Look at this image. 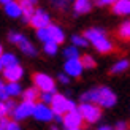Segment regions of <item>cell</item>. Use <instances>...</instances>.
I'll list each match as a JSON object with an SVG mask.
<instances>
[{"mask_svg":"<svg viewBox=\"0 0 130 130\" xmlns=\"http://www.w3.org/2000/svg\"><path fill=\"white\" fill-rule=\"evenodd\" d=\"M37 38H38L40 41H43V44L48 43V41H51V35H49L48 27H46V29H38V30H37Z\"/></svg>","mask_w":130,"mask_h":130,"instance_id":"25","label":"cell"},{"mask_svg":"<svg viewBox=\"0 0 130 130\" xmlns=\"http://www.w3.org/2000/svg\"><path fill=\"white\" fill-rule=\"evenodd\" d=\"M30 24H32V27H35L37 30L38 29H46L51 24V18L44 10H35L34 16L30 19Z\"/></svg>","mask_w":130,"mask_h":130,"instance_id":"9","label":"cell"},{"mask_svg":"<svg viewBox=\"0 0 130 130\" xmlns=\"http://www.w3.org/2000/svg\"><path fill=\"white\" fill-rule=\"evenodd\" d=\"M83 122H84V119H83V116L79 113V109L76 108V109L68 111L67 114H63V122L62 124L67 130H70V128H81Z\"/></svg>","mask_w":130,"mask_h":130,"instance_id":"7","label":"cell"},{"mask_svg":"<svg viewBox=\"0 0 130 130\" xmlns=\"http://www.w3.org/2000/svg\"><path fill=\"white\" fill-rule=\"evenodd\" d=\"M43 49H44V53H46V54H49V56H54V54L57 53V49H59V44H57V43H54V41H48V43H44Z\"/></svg>","mask_w":130,"mask_h":130,"instance_id":"26","label":"cell"},{"mask_svg":"<svg viewBox=\"0 0 130 130\" xmlns=\"http://www.w3.org/2000/svg\"><path fill=\"white\" fill-rule=\"evenodd\" d=\"M130 67V62L127 59H121L119 62H116L113 67H111V73L118 75V73H124V71Z\"/></svg>","mask_w":130,"mask_h":130,"instance_id":"19","label":"cell"},{"mask_svg":"<svg viewBox=\"0 0 130 130\" xmlns=\"http://www.w3.org/2000/svg\"><path fill=\"white\" fill-rule=\"evenodd\" d=\"M25 35H22V34H19V32H10V35H8V40H10V43H14V44H21L24 40H25Z\"/></svg>","mask_w":130,"mask_h":130,"instance_id":"23","label":"cell"},{"mask_svg":"<svg viewBox=\"0 0 130 130\" xmlns=\"http://www.w3.org/2000/svg\"><path fill=\"white\" fill-rule=\"evenodd\" d=\"M53 95L54 94H48V92H44V94H41L40 95V100H41V103H44V105H51V102H53Z\"/></svg>","mask_w":130,"mask_h":130,"instance_id":"29","label":"cell"},{"mask_svg":"<svg viewBox=\"0 0 130 130\" xmlns=\"http://www.w3.org/2000/svg\"><path fill=\"white\" fill-rule=\"evenodd\" d=\"M57 79H59V83H62V84H68L70 83V76H67L65 73H60L57 76Z\"/></svg>","mask_w":130,"mask_h":130,"instance_id":"36","label":"cell"},{"mask_svg":"<svg viewBox=\"0 0 130 130\" xmlns=\"http://www.w3.org/2000/svg\"><path fill=\"white\" fill-rule=\"evenodd\" d=\"M8 122H10V121L6 119V118H5V119H0V127H2V128H5L6 125H8Z\"/></svg>","mask_w":130,"mask_h":130,"instance_id":"38","label":"cell"},{"mask_svg":"<svg viewBox=\"0 0 130 130\" xmlns=\"http://www.w3.org/2000/svg\"><path fill=\"white\" fill-rule=\"evenodd\" d=\"M5 106H6V111H8V114H11L13 111H14V109H16V106H18V103L14 102V100H6L5 102Z\"/></svg>","mask_w":130,"mask_h":130,"instance_id":"30","label":"cell"},{"mask_svg":"<svg viewBox=\"0 0 130 130\" xmlns=\"http://www.w3.org/2000/svg\"><path fill=\"white\" fill-rule=\"evenodd\" d=\"M97 130H113V128L109 127V125H102V127H99Z\"/></svg>","mask_w":130,"mask_h":130,"instance_id":"41","label":"cell"},{"mask_svg":"<svg viewBox=\"0 0 130 130\" xmlns=\"http://www.w3.org/2000/svg\"><path fill=\"white\" fill-rule=\"evenodd\" d=\"M48 30H49V35H51V41H54L57 44L63 43V40H65V32L57 24H49Z\"/></svg>","mask_w":130,"mask_h":130,"instance_id":"12","label":"cell"},{"mask_svg":"<svg viewBox=\"0 0 130 130\" xmlns=\"http://www.w3.org/2000/svg\"><path fill=\"white\" fill-rule=\"evenodd\" d=\"M71 43H73V46H76L78 49H79V48H86L89 44V41L86 40L84 35H73V37H71Z\"/></svg>","mask_w":130,"mask_h":130,"instance_id":"22","label":"cell"},{"mask_svg":"<svg viewBox=\"0 0 130 130\" xmlns=\"http://www.w3.org/2000/svg\"><path fill=\"white\" fill-rule=\"evenodd\" d=\"M51 130H59V127H57V125H51Z\"/></svg>","mask_w":130,"mask_h":130,"instance_id":"44","label":"cell"},{"mask_svg":"<svg viewBox=\"0 0 130 130\" xmlns=\"http://www.w3.org/2000/svg\"><path fill=\"white\" fill-rule=\"evenodd\" d=\"M54 121L59 122V124H62V122H63V118H62L60 114H54Z\"/></svg>","mask_w":130,"mask_h":130,"instance_id":"39","label":"cell"},{"mask_svg":"<svg viewBox=\"0 0 130 130\" xmlns=\"http://www.w3.org/2000/svg\"><path fill=\"white\" fill-rule=\"evenodd\" d=\"M92 10V0H75L73 2V11L76 14H86Z\"/></svg>","mask_w":130,"mask_h":130,"instance_id":"14","label":"cell"},{"mask_svg":"<svg viewBox=\"0 0 130 130\" xmlns=\"http://www.w3.org/2000/svg\"><path fill=\"white\" fill-rule=\"evenodd\" d=\"M78 109H79L83 119L86 122H89V124H95L102 118V108L94 105V103H81Z\"/></svg>","mask_w":130,"mask_h":130,"instance_id":"5","label":"cell"},{"mask_svg":"<svg viewBox=\"0 0 130 130\" xmlns=\"http://www.w3.org/2000/svg\"><path fill=\"white\" fill-rule=\"evenodd\" d=\"M116 130H127V128H116Z\"/></svg>","mask_w":130,"mask_h":130,"instance_id":"48","label":"cell"},{"mask_svg":"<svg viewBox=\"0 0 130 130\" xmlns=\"http://www.w3.org/2000/svg\"><path fill=\"white\" fill-rule=\"evenodd\" d=\"M84 37H86V40L89 43H92L94 48L102 54H106V53H111L113 51V43L108 40L105 30H102L99 27L89 29V30L84 32Z\"/></svg>","mask_w":130,"mask_h":130,"instance_id":"2","label":"cell"},{"mask_svg":"<svg viewBox=\"0 0 130 130\" xmlns=\"http://www.w3.org/2000/svg\"><path fill=\"white\" fill-rule=\"evenodd\" d=\"M2 54H3V46L0 44V57H2Z\"/></svg>","mask_w":130,"mask_h":130,"instance_id":"43","label":"cell"},{"mask_svg":"<svg viewBox=\"0 0 130 130\" xmlns=\"http://www.w3.org/2000/svg\"><path fill=\"white\" fill-rule=\"evenodd\" d=\"M70 130H81V128H70Z\"/></svg>","mask_w":130,"mask_h":130,"instance_id":"47","label":"cell"},{"mask_svg":"<svg viewBox=\"0 0 130 130\" xmlns=\"http://www.w3.org/2000/svg\"><path fill=\"white\" fill-rule=\"evenodd\" d=\"M34 118L40 122H51L54 121V111L51 109V106L44 105V103H35L34 108Z\"/></svg>","mask_w":130,"mask_h":130,"instance_id":"8","label":"cell"},{"mask_svg":"<svg viewBox=\"0 0 130 130\" xmlns=\"http://www.w3.org/2000/svg\"><path fill=\"white\" fill-rule=\"evenodd\" d=\"M81 63H83V67L84 68H94L95 67V59L92 56H89V54H86V56H83L81 57Z\"/></svg>","mask_w":130,"mask_h":130,"instance_id":"27","label":"cell"},{"mask_svg":"<svg viewBox=\"0 0 130 130\" xmlns=\"http://www.w3.org/2000/svg\"><path fill=\"white\" fill-rule=\"evenodd\" d=\"M63 56L67 57V60H71V59H81L79 57V49H78L76 46H67L63 49Z\"/></svg>","mask_w":130,"mask_h":130,"instance_id":"21","label":"cell"},{"mask_svg":"<svg viewBox=\"0 0 130 130\" xmlns=\"http://www.w3.org/2000/svg\"><path fill=\"white\" fill-rule=\"evenodd\" d=\"M10 2H13V0H0V3H2L3 6H6V5H8Z\"/></svg>","mask_w":130,"mask_h":130,"instance_id":"42","label":"cell"},{"mask_svg":"<svg viewBox=\"0 0 130 130\" xmlns=\"http://www.w3.org/2000/svg\"><path fill=\"white\" fill-rule=\"evenodd\" d=\"M0 71H3V65H2V62H0Z\"/></svg>","mask_w":130,"mask_h":130,"instance_id":"46","label":"cell"},{"mask_svg":"<svg viewBox=\"0 0 130 130\" xmlns=\"http://www.w3.org/2000/svg\"><path fill=\"white\" fill-rule=\"evenodd\" d=\"M0 130H5V128H2V127H0Z\"/></svg>","mask_w":130,"mask_h":130,"instance_id":"49","label":"cell"},{"mask_svg":"<svg viewBox=\"0 0 130 130\" xmlns=\"http://www.w3.org/2000/svg\"><path fill=\"white\" fill-rule=\"evenodd\" d=\"M34 84L38 90H41V94H56V81L54 78H51L46 73H35L34 75Z\"/></svg>","mask_w":130,"mask_h":130,"instance_id":"4","label":"cell"},{"mask_svg":"<svg viewBox=\"0 0 130 130\" xmlns=\"http://www.w3.org/2000/svg\"><path fill=\"white\" fill-rule=\"evenodd\" d=\"M6 100H10V97L8 94H6V90H5V86L0 89V102H6Z\"/></svg>","mask_w":130,"mask_h":130,"instance_id":"37","label":"cell"},{"mask_svg":"<svg viewBox=\"0 0 130 130\" xmlns=\"http://www.w3.org/2000/svg\"><path fill=\"white\" fill-rule=\"evenodd\" d=\"M116 102L118 97L109 87H95L81 95V103H94L100 108H111Z\"/></svg>","mask_w":130,"mask_h":130,"instance_id":"1","label":"cell"},{"mask_svg":"<svg viewBox=\"0 0 130 130\" xmlns=\"http://www.w3.org/2000/svg\"><path fill=\"white\" fill-rule=\"evenodd\" d=\"M5 130H22V128H21V125H19V122H16V121H10L8 125L5 127Z\"/></svg>","mask_w":130,"mask_h":130,"instance_id":"32","label":"cell"},{"mask_svg":"<svg viewBox=\"0 0 130 130\" xmlns=\"http://www.w3.org/2000/svg\"><path fill=\"white\" fill-rule=\"evenodd\" d=\"M83 63H81V59H71V60H67L63 65V73L67 76H71V78H78L81 76L83 73Z\"/></svg>","mask_w":130,"mask_h":130,"instance_id":"10","label":"cell"},{"mask_svg":"<svg viewBox=\"0 0 130 130\" xmlns=\"http://www.w3.org/2000/svg\"><path fill=\"white\" fill-rule=\"evenodd\" d=\"M5 90H6V94H8V97L11 99H14V97L18 95H22L24 92V89L21 87V84L19 83H8V84H5Z\"/></svg>","mask_w":130,"mask_h":130,"instance_id":"17","label":"cell"},{"mask_svg":"<svg viewBox=\"0 0 130 130\" xmlns=\"http://www.w3.org/2000/svg\"><path fill=\"white\" fill-rule=\"evenodd\" d=\"M38 0H19V3H21L22 8H29V6H34Z\"/></svg>","mask_w":130,"mask_h":130,"instance_id":"33","label":"cell"},{"mask_svg":"<svg viewBox=\"0 0 130 130\" xmlns=\"http://www.w3.org/2000/svg\"><path fill=\"white\" fill-rule=\"evenodd\" d=\"M95 2V5H99V6H102V5H114L116 3V0H94Z\"/></svg>","mask_w":130,"mask_h":130,"instance_id":"35","label":"cell"},{"mask_svg":"<svg viewBox=\"0 0 130 130\" xmlns=\"http://www.w3.org/2000/svg\"><path fill=\"white\" fill-rule=\"evenodd\" d=\"M2 73H3V78L8 83H19L21 78L24 76V68L21 65H14L11 68H3Z\"/></svg>","mask_w":130,"mask_h":130,"instance_id":"11","label":"cell"},{"mask_svg":"<svg viewBox=\"0 0 130 130\" xmlns=\"http://www.w3.org/2000/svg\"><path fill=\"white\" fill-rule=\"evenodd\" d=\"M113 13L119 16L130 14V0H116V3L113 5Z\"/></svg>","mask_w":130,"mask_h":130,"instance_id":"13","label":"cell"},{"mask_svg":"<svg viewBox=\"0 0 130 130\" xmlns=\"http://www.w3.org/2000/svg\"><path fill=\"white\" fill-rule=\"evenodd\" d=\"M34 13H35L34 6L22 8V21H24V22H30V19H32V16H34Z\"/></svg>","mask_w":130,"mask_h":130,"instance_id":"28","label":"cell"},{"mask_svg":"<svg viewBox=\"0 0 130 130\" xmlns=\"http://www.w3.org/2000/svg\"><path fill=\"white\" fill-rule=\"evenodd\" d=\"M19 49H21L24 54H27V56H35L37 54V48L30 43V40H27V38L19 44Z\"/></svg>","mask_w":130,"mask_h":130,"instance_id":"20","label":"cell"},{"mask_svg":"<svg viewBox=\"0 0 130 130\" xmlns=\"http://www.w3.org/2000/svg\"><path fill=\"white\" fill-rule=\"evenodd\" d=\"M8 111H6V106H5V102H0V119H5Z\"/></svg>","mask_w":130,"mask_h":130,"instance_id":"34","label":"cell"},{"mask_svg":"<svg viewBox=\"0 0 130 130\" xmlns=\"http://www.w3.org/2000/svg\"><path fill=\"white\" fill-rule=\"evenodd\" d=\"M34 108H35V103H30V102H21V103H18L16 109L11 113L13 121L19 122V121L27 119L29 116L34 114Z\"/></svg>","mask_w":130,"mask_h":130,"instance_id":"6","label":"cell"},{"mask_svg":"<svg viewBox=\"0 0 130 130\" xmlns=\"http://www.w3.org/2000/svg\"><path fill=\"white\" fill-rule=\"evenodd\" d=\"M5 13H6L10 18H13V19L21 18V16H22V6H21V3H19V2L13 0V2H10L8 5L5 6Z\"/></svg>","mask_w":130,"mask_h":130,"instance_id":"15","label":"cell"},{"mask_svg":"<svg viewBox=\"0 0 130 130\" xmlns=\"http://www.w3.org/2000/svg\"><path fill=\"white\" fill-rule=\"evenodd\" d=\"M119 37L124 40H130V21H125L119 27Z\"/></svg>","mask_w":130,"mask_h":130,"instance_id":"24","label":"cell"},{"mask_svg":"<svg viewBox=\"0 0 130 130\" xmlns=\"http://www.w3.org/2000/svg\"><path fill=\"white\" fill-rule=\"evenodd\" d=\"M0 62H2L3 68H11V67H14V65H19L18 57L13 53H3L2 57H0Z\"/></svg>","mask_w":130,"mask_h":130,"instance_id":"16","label":"cell"},{"mask_svg":"<svg viewBox=\"0 0 130 130\" xmlns=\"http://www.w3.org/2000/svg\"><path fill=\"white\" fill-rule=\"evenodd\" d=\"M68 2H71V0H51V3H53L56 8H60V10L65 8V6L68 5ZM73 2H75V0H73Z\"/></svg>","mask_w":130,"mask_h":130,"instance_id":"31","label":"cell"},{"mask_svg":"<svg viewBox=\"0 0 130 130\" xmlns=\"http://www.w3.org/2000/svg\"><path fill=\"white\" fill-rule=\"evenodd\" d=\"M51 109L54 111V114H67L68 111H71V109H76V103L73 100L67 99L63 94H54L53 95V102H51Z\"/></svg>","mask_w":130,"mask_h":130,"instance_id":"3","label":"cell"},{"mask_svg":"<svg viewBox=\"0 0 130 130\" xmlns=\"http://www.w3.org/2000/svg\"><path fill=\"white\" fill-rule=\"evenodd\" d=\"M125 127H127L125 122H118V125H116V128H125Z\"/></svg>","mask_w":130,"mask_h":130,"instance_id":"40","label":"cell"},{"mask_svg":"<svg viewBox=\"0 0 130 130\" xmlns=\"http://www.w3.org/2000/svg\"><path fill=\"white\" fill-rule=\"evenodd\" d=\"M3 86H5V84H3V81H2V78H0V89H2Z\"/></svg>","mask_w":130,"mask_h":130,"instance_id":"45","label":"cell"},{"mask_svg":"<svg viewBox=\"0 0 130 130\" xmlns=\"http://www.w3.org/2000/svg\"><path fill=\"white\" fill-rule=\"evenodd\" d=\"M38 100V89L34 87H27L22 92V102H30V103H35Z\"/></svg>","mask_w":130,"mask_h":130,"instance_id":"18","label":"cell"}]
</instances>
